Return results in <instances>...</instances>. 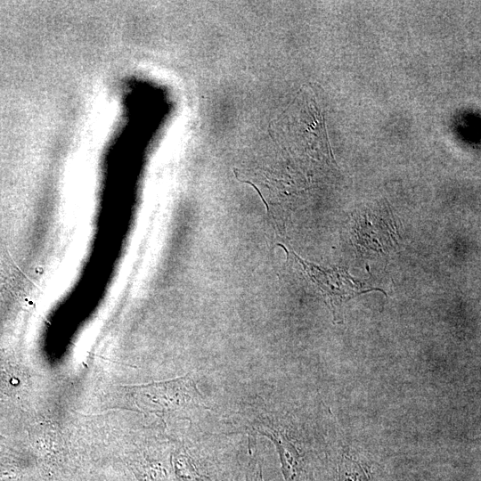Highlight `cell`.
<instances>
[{
  "mask_svg": "<svg viewBox=\"0 0 481 481\" xmlns=\"http://www.w3.org/2000/svg\"><path fill=\"white\" fill-rule=\"evenodd\" d=\"M272 440L279 453L284 481H302L306 467L304 456L288 436L277 430H260Z\"/></svg>",
  "mask_w": 481,
  "mask_h": 481,
  "instance_id": "1",
  "label": "cell"
},
{
  "mask_svg": "<svg viewBox=\"0 0 481 481\" xmlns=\"http://www.w3.org/2000/svg\"><path fill=\"white\" fill-rule=\"evenodd\" d=\"M245 481H264L262 464L258 460L253 459L249 461L246 471Z\"/></svg>",
  "mask_w": 481,
  "mask_h": 481,
  "instance_id": "4",
  "label": "cell"
},
{
  "mask_svg": "<svg viewBox=\"0 0 481 481\" xmlns=\"http://www.w3.org/2000/svg\"><path fill=\"white\" fill-rule=\"evenodd\" d=\"M174 463L175 474L183 481H212L209 477L200 472L194 461L184 452L175 455Z\"/></svg>",
  "mask_w": 481,
  "mask_h": 481,
  "instance_id": "3",
  "label": "cell"
},
{
  "mask_svg": "<svg viewBox=\"0 0 481 481\" xmlns=\"http://www.w3.org/2000/svg\"><path fill=\"white\" fill-rule=\"evenodd\" d=\"M334 481H371V473L367 465L346 452L338 461Z\"/></svg>",
  "mask_w": 481,
  "mask_h": 481,
  "instance_id": "2",
  "label": "cell"
}]
</instances>
